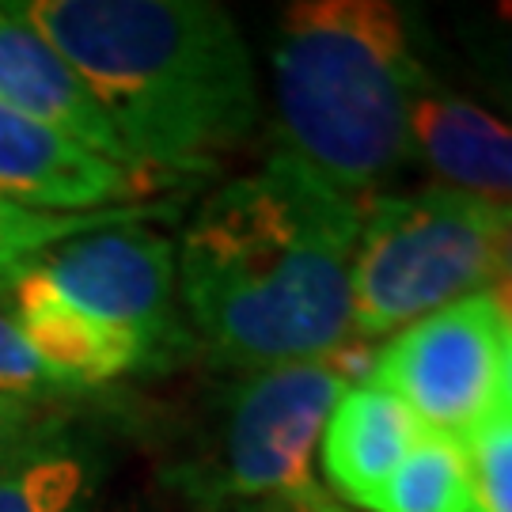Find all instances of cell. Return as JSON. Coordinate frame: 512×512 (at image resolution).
Masks as SVG:
<instances>
[{"label": "cell", "instance_id": "7c38bea8", "mask_svg": "<svg viewBox=\"0 0 512 512\" xmlns=\"http://www.w3.org/2000/svg\"><path fill=\"white\" fill-rule=\"evenodd\" d=\"M425 433L429 429L395 395L368 384L346 387L319 440L330 490L357 509H372L384 482Z\"/></svg>", "mask_w": 512, "mask_h": 512}, {"label": "cell", "instance_id": "3957f363", "mask_svg": "<svg viewBox=\"0 0 512 512\" xmlns=\"http://www.w3.org/2000/svg\"><path fill=\"white\" fill-rule=\"evenodd\" d=\"M277 137L289 160L361 205L414 160L410 114L440 80L421 23L387 0H296L277 19Z\"/></svg>", "mask_w": 512, "mask_h": 512}, {"label": "cell", "instance_id": "30bf717a", "mask_svg": "<svg viewBox=\"0 0 512 512\" xmlns=\"http://www.w3.org/2000/svg\"><path fill=\"white\" fill-rule=\"evenodd\" d=\"M410 148L440 186L512 209V126L497 114L437 84L414 103Z\"/></svg>", "mask_w": 512, "mask_h": 512}, {"label": "cell", "instance_id": "9a60e30c", "mask_svg": "<svg viewBox=\"0 0 512 512\" xmlns=\"http://www.w3.org/2000/svg\"><path fill=\"white\" fill-rule=\"evenodd\" d=\"M467 505L471 494L463 440L429 429L384 482L372 512H467Z\"/></svg>", "mask_w": 512, "mask_h": 512}, {"label": "cell", "instance_id": "ac0fdd59", "mask_svg": "<svg viewBox=\"0 0 512 512\" xmlns=\"http://www.w3.org/2000/svg\"><path fill=\"white\" fill-rule=\"evenodd\" d=\"M0 395L38 399V403H65V399L80 395L54 368L38 361V353L23 338L12 308H4V304H0Z\"/></svg>", "mask_w": 512, "mask_h": 512}, {"label": "cell", "instance_id": "8fae6325", "mask_svg": "<svg viewBox=\"0 0 512 512\" xmlns=\"http://www.w3.org/2000/svg\"><path fill=\"white\" fill-rule=\"evenodd\" d=\"M12 300L23 338L31 342L38 361L54 368L57 376L76 391H92L110 380H122L129 372L156 368L148 349L122 330L95 323L92 315L73 308L65 296H57L35 266L19 270L8 285H0Z\"/></svg>", "mask_w": 512, "mask_h": 512}, {"label": "cell", "instance_id": "ba28073f", "mask_svg": "<svg viewBox=\"0 0 512 512\" xmlns=\"http://www.w3.org/2000/svg\"><path fill=\"white\" fill-rule=\"evenodd\" d=\"M164 190H171V183L118 164L61 129L0 107V194L4 198L38 213L84 217V213L148 205V198L164 202L160 198Z\"/></svg>", "mask_w": 512, "mask_h": 512}, {"label": "cell", "instance_id": "52a82bcc", "mask_svg": "<svg viewBox=\"0 0 512 512\" xmlns=\"http://www.w3.org/2000/svg\"><path fill=\"white\" fill-rule=\"evenodd\" d=\"M505 338L486 293L403 327L368 372V387L395 395L414 418L444 437L463 440L497 410Z\"/></svg>", "mask_w": 512, "mask_h": 512}, {"label": "cell", "instance_id": "7402d4cb", "mask_svg": "<svg viewBox=\"0 0 512 512\" xmlns=\"http://www.w3.org/2000/svg\"><path fill=\"white\" fill-rule=\"evenodd\" d=\"M497 410L512 414V342H505V353H501V384H497Z\"/></svg>", "mask_w": 512, "mask_h": 512}, {"label": "cell", "instance_id": "ffe728a7", "mask_svg": "<svg viewBox=\"0 0 512 512\" xmlns=\"http://www.w3.org/2000/svg\"><path fill=\"white\" fill-rule=\"evenodd\" d=\"M486 300H490V311H494L501 338H505V342H512V277L497 274L494 281H490V293H486Z\"/></svg>", "mask_w": 512, "mask_h": 512}, {"label": "cell", "instance_id": "e0dca14e", "mask_svg": "<svg viewBox=\"0 0 512 512\" xmlns=\"http://www.w3.org/2000/svg\"><path fill=\"white\" fill-rule=\"evenodd\" d=\"M467 452V512H512V414L494 410L463 437Z\"/></svg>", "mask_w": 512, "mask_h": 512}, {"label": "cell", "instance_id": "4fadbf2b", "mask_svg": "<svg viewBox=\"0 0 512 512\" xmlns=\"http://www.w3.org/2000/svg\"><path fill=\"white\" fill-rule=\"evenodd\" d=\"M99 459L73 429L0 467V512H95Z\"/></svg>", "mask_w": 512, "mask_h": 512}, {"label": "cell", "instance_id": "277c9868", "mask_svg": "<svg viewBox=\"0 0 512 512\" xmlns=\"http://www.w3.org/2000/svg\"><path fill=\"white\" fill-rule=\"evenodd\" d=\"M330 357L239 372L164 467L190 512H342L311 459L346 391Z\"/></svg>", "mask_w": 512, "mask_h": 512}, {"label": "cell", "instance_id": "5bb4252c", "mask_svg": "<svg viewBox=\"0 0 512 512\" xmlns=\"http://www.w3.org/2000/svg\"><path fill=\"white\" fill-rule=\"evenodd\" d=\"M175 217V202H148L129 209H107V213H84V217H61V213H38L27 205L0 194V285H8L19 270L35 266L50 247L76 239L99 228H122V224H145V220Z\"/></svg>", "mask_w": 512, "mask_h": 512}, {"label": "cell", "instance_id": "8992f818", "mask_svg": "<svg viewBox=\"0 0 512 512\" xmlns=\"http://www.w3.org/2000/svg\"><path fill=\"white\" fill-rule=\"evenodd\" d=\"M35 270L95 323L137 338L156 368L175 365L194 346L179 315L175 243L145 224L65 239L38 258Z\"/></svg>", "mask_w": 512, "mask_h": 512}, {"label": "cell", "instance_id": "44dd1931", "mask_svg": "<svg viewBox=\"0 0 512 512\" xmlns=\"http://www.w3.org/2000/svg\"><path fill=\"white\" fill-rule=\"evenodd\" d=\"M497 274L512 277V209H501V236H497Z\"/></svg>", "mask_w": 512, "mask_h": 512}, {"label": "cell", "instance_id": "9c48e42d", "mask_svg": "<svg viewBox=\"0 0 512 512\" xmlns=\"http://www.w3.org/2000/svg\"><path fill=\"white\" fill-rule=\"evenodd\" d=\"M0 107L61 129L118 164L137 167L88 84L50 46V38L19 12L16 0L0 4Z\"/></svg>", "mask_w": 512, "mask_h": 512}, {"label": "cell", "instance_id": "7a4b0ae2", "mask_svg": "<svg viewBox=\"0 0 512 512\" xmlns=\"http://www.w3.org/2000/svg\"><path fill=\"white\" fill-rule=\"evenodd\" d=\"M16 4L80 73L148 175L186 186L255 137V65L228 8L209 0Z\"/></svg>", "mask_w": 512, "mask_h": 512}, {"label": "cell", "instance_id": "d6986e66", "mask_svg": "<svg viewBox=\"0 0 512 512\" xmlns=\"http://www.w3.org/2000/svg\"><path fill=\"white\" fill-rule=\"evenodd\" d=\"M69 429L65 403H38V399H16L0 395V467H8L27 448L57 437Z\"/></svg>", "mask_w": 512, "mask_h": 512}, {"label": "cell", "instance_id": "2e32d148", "mask_svg": "<svg viewBox=\"0 0 512 512\" xmlns=\"http://www.w3.org/2000/svg\"><path fill=\"white\" fill-rule=\"evenodd\" d=\"M456 35L475 80L512 114V4L463 8Z\"/></svg>", "mask_w": 512, "mask_h": 512}, {"label": "cell", "instance_id": "603a6c76", "mask_svg": "<svg viewBox=\"0 0 512 512\" xmlns=\"http://www.w3.org/2000/svg\"><path fill=\"white\" fill-rule=\"evenodd\" d=\"M342 512H346V509H342Z\"/></svg>", "mask_w": 512, "mask_h": 512}, {"label": "cell", "instance_id": "5b68a950", "mask_svg": "<svg viewBox=\"0 0 512 512\" xmlns=\"http://www.w3.org/2000/svg\"><path fill=\"white\" fill-rule=\"evenodd\" d=\"M501 209L452 186H421L361 205L349 270V338H384L456 304L497 274Z\"/></svg>", "mask_w": 512, "mask_h": 512}, {"label": "cell", "instance_id": "6da1fadb", "mask_svg": "<svg viewBox=\"0 0 512 512\" xmlns=\"http://www.w3.org/2000/svg\"><path fill=\"white\" fill-rule=\"evenodd\" d=\"M361 205L274 152L217 186L175 247L186 330L236 372L323 361L349 342Z\"/></svg>", "mask_w": 512, "mask_h": 512}]
</instances>
